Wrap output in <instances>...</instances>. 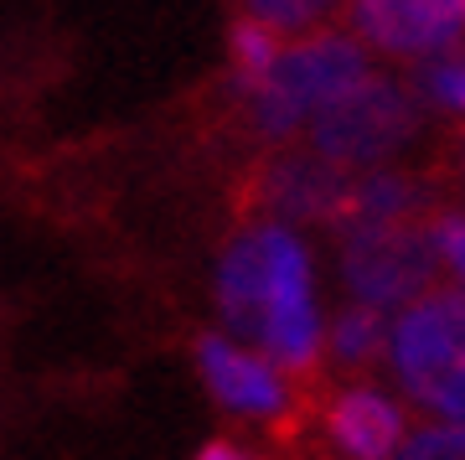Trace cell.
Masks as SVG:
<instances>
[{
  "label": "cell",
  "mask_w": 465,
  "mask_h": 460,
  "mask_svg": "<svg viewBox=\"0 0 465 460\" xmlns=\"http://www.w3.org/2000/svg\"><path fill=\"white\" fill-rule=\"evenodd\" d=\"M217 311L243 342H259L284 373H311L321 357V311L311 254L290 223H253L223 248Z\"/></svg>",
  "instance_id": "6da1fadb"
},
{
  "label": "cell",
  "mask_w": 465,
  "mask_h": 460,
  "mask_svg": "<svg viewBox=\"0 0 465 460\" xmlns=\"http://www.w3.org/2000/svg\"><path fill=\"white\" fill-rule=\"evenodd\" d=\"M367 47L357 36L321 32L300 36L295 47H280V57L269 63V73L253 83L249 94V125L264 140H290L311 125V115H321L336 94H347L351 83H362Z\"/></svg>",
  "instance_id": "7a4b0ae2"
},
{
  "label": "cell",
  "mask_w": 465,
  "mask_h": 460,
  "mask_svg": "<svg viewBox=\"0 0 465 460\" xmlns=\"http://www.w3.org/2000/svg\"><path fill=\"white\" fill-rule=\"evenodd\" d=\"M403 394L455 419L465 404V290H424L388 326Z\"/></svg>",
  "instance_id": "3957f363"
},
{
  "label": "cell",
  "mask_w": 465,
  "mask_h": 460,
  "mask_svg": "<svg viewBox=\"0 0 465 460\" xmlns=\"http://www.w3.org/2000/svg\"><path fill=\"white\" fill-rule=\"evenodd\" d=\"M419 130V99L393 78L367 73L351 83L347 94H336L321 115L305 125V145L326 155L341 171H372L388 155H399Z\"/></svg>",
  "instance_id": "277c9868"
},
{
  "label": "cell",
  "mask_w": 465,
  "mask_h": 460,
  "mask_svg": "<svg viewBox=\"0 0 465 460\" xmlns=\"http://www.w3.org/2000/svg\"><path fill=\"white\" fill-rule=\"evenodd\" d=\"M434 275H440V254L430 238V217L341 228V280L351 300L393 311L434 290Z\"/></svg>",
  "instance_id": "5b68a950"
},
{
  "label": "cell",
  "mask_w": 465,
  "mask_h": 460,
  "mask_svg": "<svg viewBox=\"0 0 465 460\" xmlns=\"http://www.w3.org/2000/svg\"><path fill=\"white\" fill-rule=\"evenodd\" d=\"M351 171L331 165L316 150H280L249 171L243 202L269 213V223H331L341 217Z\"/></svg>",
  "instance_id": "8992f818"
},
{
  "label": "cell",
  "mask_w": 465,
  "mask_h": 460,
  "mask_svg": "<svg viewBox=\"0 0 465 460\" xmlns=\"http://www.w3.org/2000/svg\"><path fill=\"white\" fill-rule=\"evenodd\" d=\"M351 26L388 57H440L465 42V0H351Z\"/></svg>",
  "instance_id": "52a82bcc"
},
{
  "label": "cell",
  "mask_w": 465,
  "mask_h": 460,
  "mask_svg": "<svg viewBox=\"0 0 465 460\" xmlns=\"http://www.w3.org/2000/svg\"><path fill=\"white\" fill-rule=\"evenodd\" d=\"M197 367L207 388H213L217 404H228L232 414H253V419H269V414H284L290 404V388H284L280 367L249 346L228 342V336H202L197 342Z\"/></svg>",
  "instance_id": "ba28073f"
},
{
  "label": "cell",
  "mask_w": 465,
  "mask_h": 460,
  "mask_svg": "<svg viewBox=\"0 0 465 460\" xmlns=\"http://www.w3.org/2000/svg\"><path fill=\"white\" fill-rule=\"evenodd\" d=\"M326 435L347 460H393L403 445V409L378 388H347L326 409Z\"/></svg>",
  "instance_id": "9c48e42d"
},
{
  "label": "cell",
  "mask_w": 465,
  "mask_h": 460,
  "mask_svg": "<svg viewBox=\"0 0 465 460\" xmlns=\"http://www.w3.org/2000/svg\"><path fill=\"white\" fill-rule=\"evenodd\" d=\"M430 213V186L409 171H362L351 176L347 202H341V217H336V233L341 228H362V223H403V217H424Z\"/></svg>",
  "instance_id": "30bf717a"
},
{
  "label": "cell",
  "mask_w": 465,
  "mask_h": 460,
  "mask_svg": "<svg viewBox=\"0 0 465 460\" xmlns=\"http://www.w3.org/2000/svg\"><path fill=\"white\" fill-rule=\"evenodd\" d=\"M382 346H388V311L351 300L331 326V357L341 367H367V362L382 357Z\"/></svg>",
  "instance_id": "8fae6325"
},
{
  "label": "cell",
  "mask_w": 465,
  "mask_h": 460,
  "mask_svg": "<svg viewBox=\"0 0 465 460\" xmlns=\"http://www.w3.org/2000/svg\"><path fill=\"white\" fill-rule=\"evenodd\" d=\"M228 52H232V73H238V88L249 94L253 83L269 73V63L280 57V32H269V26H259V21H238L228 36Z\"/></svg>",
  "instance_id": "7c38bea8"
},
{
  "label": "cell",
  "mask_w": 465,
  "mask_h": 460,
  "mask_svg": "<svg viewBox=\"0 0 465 460\" xmlns=\"http://www.w3.org/2000/svg\"><path fill=\"white\" fill-rule=\"evenodd\" d=\"M419 104L430 109H445V115H465V57L460 52H440V63L419 67L414 88H409Z\"/></svg>",
  "instance_id": "4fadbf2b"
},
{
  "label": "cell",
  "mask_w": 465,
  "mask_h": 460,
  "mask_svg": "<svg viewBox=\"0 0 465 460\" xmlns=\"http://www.w3.org/2000/svg\"><path fill=\"white\" fill-rule=\"evenodd\" d=\"M238 5H243L249 21H259V26L284 36V32H311V26H321L341 0H238Z\"/></svg>",
  "instance_id": "5bb4252c"
},
{
  "label": "cell",
  "mask_w": 465,
  "mask_h": 460,
  "mask_svg": "<svg viewBox=\"0 0 465 460\" xmlns=\"http://www.w3.org/2000/svg\"><path fill=\"white\" fill-rule=\"evenodd\" d=\"M393 460H465V429L460 425H430L409 435L393 450Z\"/></svg>",
  "instance_id": "9a60e30c"
},
{
  "label": "cell",
  "mask_w": 465,
  "mask_h": 460,
  "mask_svg": "<svg viewBox=\"0 0 465 460\" xmlns=\"http://www.w3.org/2000/svg\"><path fill=\"white\" fill-rule=\"evenodd\" d=\"M430 238H434L440 264H445L465 290V213H434L430 217Z\"/></svg>",
  "instance_id": "2e32d148"
},
{
  "label": "cell",
  "mask_w": 465,
  "mask_h": 460,
  "mask_svg": "<svg viewBox=\"0 0 465 460\" xmlns=\"http://www.w3.org/2000/svg\"><path fill=\"white\" fill-rule=\"evenodd\" d=\"M197 460H249V455H243L238 445H228V440H213V445H207V450H202Z\"/></svg>",
  "instance_id": "e0dca14e"
},
{
  "label": "cell",
  "mask_w": 465,
  "mask_h": 460,
  "mask_svg": "<svg viewBox=\"0 0 465 460\" xmlns=\"http://www.w3.org/2000/svg\"><path fill=\"white\" fill-rule=\"evenodd\" d=\"M450 425H460V429H465V404H460V414H455V419H450Z\"/></svg>",
  "instance_id": "ac0fdd59"
},
{
  "label": "cell",
  "mask_w": 465,
  "mask_h": 460,
  "mask_svg": "<svg viewBox=\"0 0 465 460\" xmlns=\"http://www.w3.org/2000/svg\"><path fill=\"white\" fill-rule=\"evenodd\" d=\"M460 176H465V135H460Z\"/></svg>",
  "instance_id": "d6986e66"
}]
</instances>
